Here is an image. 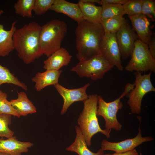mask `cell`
Returning <instances> with one entry per match:
<instances>
[{
  "instance_id": "1",
  "label": "cell",
  "mask_w": 155,
  "mask_h": 155,
  "mask_svg": "<svg viewBox=\"0 0 155 155\" xmlns=\"http://www.w3.org/2000/svg\"><path fill=\"white\" fill-rule=\"evenodd\" d=\"M77 23L75 31L77 59L82 61L102 54L104 32L101 24L85 19Z\"/></svg>"
},
{
  "instance_id": "2",
  "label": "cell",
  "mask_w": 155,
  "mask_h": 155,
  "mask_svg": "<svg viewBox=\"0 0 155 155\" xmlns=\"http://www.w3.org/2000/svg\"><path fill=\"white\" fill-rule=\"evenodd\" d=\"M41 28L38 23L32 21L17 29L14 33V49L26 64L34 62L43 55L39 41Z\"/></svg>"
},
{
  "instance_id": "3",
  "label": "cell",
  "mask_w": 155,
  "mask_h": 155,
  "mask_svg": "<svg viewBox=\"0 0 155 155\" xmlns=\"http://www.w3.org/2000/svg\"><path fill=\"white\" fill-rule=\"evenodd\" d=\"M98 95H88L83 102L84 107L77 121L87 146L91 144V139L95 134L100 132L107 138L110 136L111 130L102 129L99 125L97 115Z\"/></svg>"
},
{
  "instance_id": "4",
  "label": "cell",
  "mask_w": 155,
  "mask_h": 155,
  "mask_svg": "<svg viewBox=\"0 0 155 155\" xmlns=\"http://www.w3.org/2000/svg\"><path fill=\"white\" fill-rule=\"evenodd\" d=\"M67 31L66 23L58 19L52 20L42 26L39 41L43 55L48 57L60 49Z\"/></svg>"
},
{
  "instance_id": "5",
  "label": "cell",
  "mask_w": 155,
  "mask_h": 155,
  "mask_svg": "<svg viewBox=\"0 0 155 155\" xmlns=\"http://www.w3.org/2000/svg\"><path fill=\"white\" fill-rule=\"evenodd\" d=\"M134 86V84L128 83L120 96L111 102H107L101 96H98L97 115L101 116L104 118L105 129L111 131L113 129L116 131L121 130L122 125L118 121L117 116L118 111L121 109L123 106L121 99L126 96Z\"/></svg>"
},
{
  "instance_id": "6",
  "label": "cell",
  "mask_w": 155,
  "mask_h": 155,
  "mask_svg": "<svg viewBox=\"0 0 155 155\" xmlns=\"http://www.w3.org/2000/svg\"><path fill=\"white\" fill-rule=\"evenodd\" d=\"M114 66L104 55L100 54L80 61L71 71L75 72L80 77L96 81L102 79L105 74Z\"/></svg>"
},
{
  "instance_id": "7",
  "label": "cell",
  "mask_w": 155,
  "mask_h": 155,
  "mask_svg": "<svg viewBox=\"0 0 155 155\" xmlns=\"http://www.w3.org/2000/svg\"><path fill=\"white\" fill-rule=\"evenodd\" d=\"M131 56L125 67L126 71L141 73L148 71L155 72V59L152 56L147 44L137 40Z\"/></svg>"
},
{
  "instance_id": "8",
  "label": "cell",
  "mask_w": 155,
  "mask_h": 155,
  "mask_svg": "<svg viewBox=\"0 0 155 155\" xmlns=\"http://www.w3.org/2000/svg\"><path fill=\"white\" fill-rule=\"evenodd\" d=\"M134 86L127 95L128 98L127 104L131 113L138 115L141 112L142 102L146 94L150 92H155V88L150 80L151 72L147 74H142V73L135 72Z\"/></svg>"
},
{
  "instance_id": "9",
  "label": "cell",
  "mask_w": 155,
  "mask_h": 155,
  "mask_svg": "<svg viewBox=\"0 0 155 155\" xmlns=\"http://www.w3.org/2000/svg\"><path fill=\"white\" fill-rule=\"evenodd\" d=\"M117 41L120 50L121 58L126 59L131 56L135 41L138 38L134 30L125 19L116 33Z\"/></svg>"
},
{
  "instance_id": "10",
  "label": "cell",
  "mask_w": 155,
  "mask_h": 155,
  "mask_svg": "<svg viewBox=\"0 0 155 155\" xmlns=\"http://www.w3.org/2000/svg\"><path fill=\"white\" fill-rule=\"evenodd\" d=\"M138 133L133 138L126 139L118 142H111L103 140L101 144V149L104 151L109 150L117 153H123L134 149L142 143L154 140L150 136L143 137L141 130L139 127Z\"/></svg>"
},
{
  "instance_id": "11",
  "label": "cell",
  "mask_w": 155,
  "mask_h": 155,
  "mask_svg": "<svg viewBox=\"0 0 155 155\" xmlns=\"http://www.w3.org/2000/svg\"><path fill=\"white\" fill-rule=\"evenodd\" d=\"M102 54L118 69L122 71V65L120 50L117 41L116 33L104 34L101 46Z\"/></svg>"
},
{
  "instance_id": "12",
  "label": "cell",
  "mask_w": 155,
  "mask_h": 155,
  "mask_svg": "<svg viewBox=\"0 0 155 155\" xmlns=\"http://www.w3.org/2000/svg\"><path fill=\"white\" fill-rule=\"evenodd\" d=\"M90 85V84L88 83L82 87L73 89L66 88L59 83L54 85L63 100L61 115L66 113L70 106L75 102H83L88 98V95L86 93V90Z\"/></svg>"
},
{
  "instance_id": "13",
  "label": "cell",
  "mask_w": 155,
  "mask_h": 155,
  "mask_svg": "<svg viewBox=\"0 0 155 155\" xmlns=\"http://www.w3.org/2000/svg\"><path fill=\"white\" fill-rule=\"evenodd\" d=\"M128 16L138 39L148 44L153 34L150 28V22L147 17L142 14Z\"/></svg>"
},
{
  "instance_id": "14",
  "label": "cell",
  "mask_w": 155,
  "mask_h": 155,
  "mask_svg": "<svg viewBox=\"0 0 155 155\" xmlns=\"http://www.w3.org/2000/svg\"><path fill=\"white\" fill-rule=\"evenodd\" d=\"M33 145L30 142L19 141L14 136L7 140L0 139V152L10 155H21L27 152Z\"/></svg>"
},
{
  "instance_id": "15",
  "label": "cell",
  "mask_w": 155,
  "mask_h": 155,
  "mask_svg": "<svg viewBox=\"0 0 155 155\" xmlns=\"http://www.w3.org/2000/svg\"><path fill=\"white\" fill-rule=\"evenodd\" d=\"M50 10L65 14L77 22L84 19L78 3L65 0H54Z\"/></svg>"
},
{
  "instance_id": "16",
  "label": "cell",
  "mask_w": 155,
  "mask_h": 155,
  "mask_svg": "<svg viewBox=\"0 0 155 155\" xmlns=\"http://www.w3.org/2000/svg\"><path fill=\"white\" fill-rule=\"evenodd\" d=\"M72 57L65 48L61 47L43 61V67L46 70H59L62 67L68 65Z\"/></svg>"
},
{
  "instance_id": "17",
  "label": "cell",
  "mask_w": 155,
  "mask_h": 155,
  "mask_svg": "<svg viewBox=\"0 0 155 155\" xmlns=\"http://www.w3.org/2000/svg\"><path fill=\"white\" fill-rule=\"evenodd\" d=\"M62 72L60 70H46L44 72H38L32 79V81L35 83L36 90L39 92L48 86L55 85L59 83V79Z\"/></svg>"
},
{
  "instance_id": "18",
  "label": "cell",
  "mask_w": 155,
  "mask_h": 155,
  "mask_svg": "<svg viewBox=\"0 0 155 155\" xmlns=\"http://www.w3.org/2000/svg\"><path fill=\"white\" fill-rule=\"evenodd\" d=\"M10 102L13 109L20 116H26L37 112L35 106L24 92H18V98L11 100Z\"/></svg>"
},
{
  "instance_id": "19",
  "label": "cell",
  "mask_w": 155,
  "mask_h": 155,
  "mask_svg": "<svg viewBox=\"0 0 155 155\" xmlns=\"http://www.w3.org/2000/svg\"><path fill=\"white\" fill-rule=\"evenodd\" d=\"M16 21L12 24L10 29H4L3 26L0 24V56H8L9 53L14 49L13 37L16 28Z\"/></svg>"
},
{
  "instance_id": "20",
  "label": "cell",
  "mask_w": 155,
  "mask_h": 155,
  "mask_svg": "<svg viewBox=\"0 0 155 155\" xmlns=\"http://www.w3.org/2000/svg\"><path fill=\"white\" fill-rule=\"evenodd\" d=\"M76 136L74 142L66 148L68 151L74 152L79 155H103L104 152L101 149L96 153L91 151L88 148L84 137L79 127H75Z\"/></svg>"
},
{
  "instance_id": "21",
  "label": "cell",
  "mask_w": 155,
  "mask_h": 155,
  "mask_svg": "<svg viewBox=\"0 0 155 155\" xmlns=\"http://www.w3.org/2000/svg\"><path fill=\"white\" fill-rule=\"evenodd\" d=\"M78 4L85 20L94 23H100L101 20V6L79 1Z\"/></svg>"
},
{
  "instance_id": "22",
  "label": "cell",
  "mask_w": 155,
  "mask_h": 155,
  "mask_svg": "<svg viewBox=\"0 0 155 155\" xmlns=\"http://www.w3.org/2000/svg\"><path fill=\"white\" fill-rule=\"evenodd\" d=\"M6 83L18 86L25 90H28L27 86L25 83L21 82L8 68L0 64V86Z\"/></svg>"
},
{
  "instance_id": "23",
  "label": "cell",
  "mask_w": 155,
  "mask_h": 155,
  "mask_svg": "<svg viewBox=\"0 0 155 155\" xmlns=\"http://www.w3.org/2000/svg\"><path fill=\"white\" fill-rule=\"evenodd\" d=\"M35 2V0H18L14 5L15 13L23 17L32 18Z\"/></svg>"
},
{
  "instance_id": "24",
  "label": "cell",
  "mask_w": 155,
  "mask_h": 155,
  "mask_svg": "<svg viewBox=\"0 0 155 155\" xmlns=\"http://www.w3.org/2000/svg\"><path fill=\"white\" fill-rule=\"evenodd\" d=\"M101 20L116 17H123L125 14L121 4H101Z\"/></svg>"
},
{
  "instance_id": "25",
  "label": "cell",
  "mask_w": 155,
  "mask_h": 155,
  "mask_svg": "<svg viewBox=\"0 0 155 155\" xmlns=\"http://www.w3.org/2000/svg\"><path fill=\"white\" fill-rule=\"evenodd\" d=\"M125 20L123 17H116L102 20L100 24L104 34L116 33L121 28Z\"/></svg>"
},
{
  "instance_id": "26",
  "label": "cell",
  "mask_w": 155,
  "mask_h": 155,
  "mask_svg": "<svg viewBox=\"0 0 155 155\" xmlns=\"http://www.w3.org/2000/svg\"><path fill=\"white\" fill-rule=\"evenodd\" d=\"M143 0H127L122 5L125 14L128 16H134L142 14Z\"/></svg>"
},
{
  "instance_id": "27",
  "label": "cell",
  "mask_w": 155,
  "mask_h": 155,
  "mask_svg": "<svg viewBox=\"0 0 155 155\" xmlns=\"http://www.w3.org/2000/svg\"><path fill=\"white\" fill-rule=\"evenodd\" d=\"M11 115L0 114V137L7 138L13 136L14 132L9 127L11 123Z\"/></svg>"
},
{
  "instance_id": "28",
  "label": "cell",
  "mask_w": 155,
  "mask_h": 155,
  "mask_svg": "<svg viewBox=\"0 0 155 155\" xmlns=\"http://www.w3.org/2000/svg\"><path fill=\"white\" fill-rule=\"evenodd\" d=\"M7 95L0 90V114H6L18 117L20 116L12 106L10 101L7 99Z\"/></svg>"
},
{
  "instance_id": "29",
  "label": "cell",
  "mask_w": 155,
  "mask_h": 155,
  "mask_svg": "<svg viewBox=\"0 0 155 155\" xmlns=\"http://www.w3.org/2000/svg\"><path fill=\"white\" fill-rule=\"evenodd\" d=\"M54 0H35L33 11L37 15L45 13L50 10Z\"/></svg>"
},
{
  "instance_id": "30",
  "label": "cell",
  "mask_w": 155,
  "mask_h": 155,
  "mask_svg": "<svg viewBox=\"0 0 155 155\" xmlns=\"http://www.w3.org/2000/svg\"><path fill=\"white\" fill-rule=\"evenodd\" d=\"M142 14L154 21L155 18V1L143 0Z\"/></svg>"
},
{
  "instance_id": "31",
  "label": "cell",
  "mask_w": 155,
  "mask_h": 155,
  "mask_svg": "<svg viewBox=\"0 0 155 155\" xmlns=\"http://www.w3.org/2000/svg\"><path fill=\"white\" fill-rule=\"evenodd\" d=\"M150 52L152 57L155 59V37L154 34L148 44Z\"/></svg>"
},
{
  "instance_id": "32",
  "label": "cell",
  "mask_w": 155,
  "mask_h": 155,
  "mask_svg": "<svg viewBox=\"0 0 155 155\" xmlns=\"http://www.w3.org/2000/svg\"><path fill=\"white\" fill-rule=\"evenodd\" d=\"M127 1V0H101V4L102 3H104L121 4L122 5L125 3Z\"/></svg>"
},
{
  "instance_id": "33",
  "label": "cell",
  "mask_w": 155,
  "mask_h": 155,
  "mask_svg": "<svg viewBox=\"0 0 155 155\" xmlns=\"http://www.w3.org/2000/svg\"><path fill=\"white\" fill-rule=\"evenodd\" d=\"M112 155H139L135 149L123 153L115 152Z\"/></svg>"
},
{
  "instance_id": "34",
  "label": "cell",
  "mask_w": 155,
  "mask_h": 155,
  "mask_svg": "<svg viewBox=\"0 0 155 155\" xmlns=\"http://www.w3.org/2000/svg\"><path fill=\"white\" fill-rule=\"evenodd\" d=\"M80 1L83 2L88 3L94 4L95 3L101 4V0H80Z\"/></svg>"
},
{
  "instance_id": "35",
  "label": "cell",
  "mask_w": 155,
  "mask_h": 155,
  "mask_svg": "<svg viewBox=\"0 0 155 155\" xmlns=\"http://www.w3.org/2000/svg\"><path fill=\"white\" fill-rule=\"evenodd\" d=\"M0 155H10L7 154H6V153L0 152Z\"/></svg>"
},
{
  "instance_id": "36",
  "label": "cell",
  "mask_w": 155,
  "mask_h": 155,
  "mask_svg": "<svg viewBox=\"0 0 155 155\" xmlns=\"http://www.w3.org/2000/svg\"><path fill=\"white\" fill-rule=\"evenodd\" d=\"M3 13V11L2 10H0V16Z\"/></svg>"
},
{
  "instance_id": "37",
  "label": "cell",
  "mask_w": 155,
  "mask_h": 155,
  "mask_svg": "<svg viewBox=\"0 0 155 155\" xmlns=\"http://www.w3.org/2000/svg\"><path fill=\"white\" fill-rule=\"evenodd\" d=\"M103 155H112V154L110 153H106L104 154Z\"/></svg>"
},
{
  "instance_id": "38",
  "label": "cell",
  "mask_w": 155,
  "mask_h": 155,
  "mask_svg": "<svg viewBox=\"0 0 155 155\" xmlns=\"http://www.w3.org/2000/svg\"></svg>"
}]
</instances>
